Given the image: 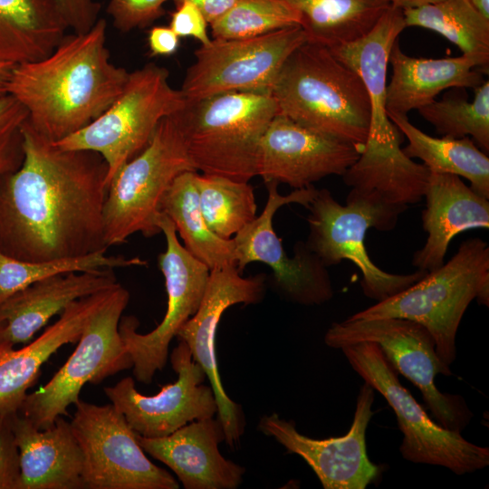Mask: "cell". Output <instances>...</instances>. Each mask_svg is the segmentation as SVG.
Returning a JSON list of instances; mask_svg holds the SVG:
<instances>
[{
    "label": "cell",
    "mask_w": 489,
    "mask_h": 489,
    "mask_svg": "<svg viewBox=\"0 0 489 489\" xmlns=\"http://www.w3.org/2000/svg\"><path fill=\"white\" fill-rule=\"evenodd\" d=\"M22 147L19 168L0 177V250L23 261L107 251L103 158L91 150L62 149L27 120Z\"/></svg>",
    "instance_id": "1"
},
{
    "label": "cell",
    "mask_w": 489,
    "mask_h": 489,
    "mask_svg": "<svg viewBox=\"0 0 489 489\" xmlns=\"http://www.w3.org/2000/svg\"><path fill=\"white\" fill-rule=\"evenodd\" d=\"M107 23L65 34L46 57L14 65L6 92L28 113L27 121L52 142L83 129L120 94L129 72L107 48Z\"/></svg>",
    "instance_id": "2"
},
{
    "label": "cell",
    "mask_w": 489,
    "mask_h": 489,
    "mask_svg": "<svg viewBox=\"0 0 489 489\" xmlns=\"http://www.w3.org/2000/svg\"><path fill=\"white\" fill-rule=\"evenodd\" d=\"M278 114L362 150L370 101L361 77L325 45L306 41L286 59L272 88Z\"/></svg>",
    "instance_id": "3"
},
{
    "label": "cell",
    "mask_w": 489,
    "mask_h": 489,
    "mask_svg": "<svg viewBox=\"0 0 489 489\" xmlns=\"http://www.w3.org/2000/svg\"><path fill=\"white\" fill-rule=\"evenodd\" d=\"M278 114L271 92H224L186 100L174 114L194 168L248 182L258 176L262 138Z\"/></svg>",
    "instance_id": "4"
},
{
    "label": "cell",
    "mask_w": 489,
    "mask_h": 489,
    "mask_svg": "<svg viewBox=\"0 0 489 489\" xmlns=\"http://www.w3.org/2000/svg\"><path fill=\"white\" fill-rule=\"evenodd\" d=\"M475 299L488 307L489 246L478 237L462 242L447 263L408 288L349 318L398 317L417 321L431 333L439 359L450 367L456 358L460 321Z\"/></svg>",
    "instance_id": "5"
},
{
    "label": "cell",
    "mask_w": 489,
    "mask_h": 489,
    "mask_svg": "<svg viewBox=\"0 0 489 489\" xmlns=\"http://www.w3.org/2000/svg\"><path fill=\"white\" fill-rule=\"evenodd\" d=\"M408 207L387 202L376 193L353 188L343 206L329 189H317L307 207L309 235L305 243L327 267L343 260L352 262L361 273L360 286L364 295L377 302H382L427 273L422 270L406 274L382 271L371 261L365 246L369 228L381 232L393 230Z\"/></svg>",
    "instance_id": "6"
},
{
    "label": "cell",
    "mask_w": 489,
    "mask_h": 489,
    "mask_svg": "<svg viewBox=\"0 0 489 489\" xmlns=\"http://www.w3.org/2000/svg\"><path fill=\"white\" fill-rule=\"evenodd\" d=\"M197 171L173 115L162 119L149 144L128 161L110 181L103 206L106 245L121 244L133 234L151 237L161 233V201L175 180Z\"/></svg>",
    "instance_id": "7"
},
{
    "label": "cell",
    "mask_w": 489,
    "mask_h": 489,
    "mask_svg": "<svg viewBox=\"0 0 489 489\" xmlns=\"http://www.w3.org/2000/svg\"><path fill=\"white\" fill-rule=\"evenodd\" d=\"M168 79L167 68L152 62L129 72L120 94L101 115L53 143L99 153L108 167L109 187L119 170L146 148L159 121L185 106L186 99Z\"/></svg>",
    "instance_id": "8"
},
{
    "label": "cell",
    "mask_w": 489,
    "mask_h": 489,
    "mask_svg": "<svg viewBox=\"0 0 489 489\" xmlns=\"http://www.w3.org/2000/svg\"><path fill=\"white\" fill-rule=\"evenodd\" d=\"M364 382L388 401L403 433L399 451L415 464L446 467L455 475L473 473L489 465L488 447L465 439L433 421L411 393L400 383L397 371L379 346L364 341L340 349Z\"/></svg>",
    "instance_id": "9"
},
{
    "label": "cell",
    "mask_w": 489,
    "mask_h": 489,
    "mask_svg": "<svg viewBox=\"0 0 489 489\" xmlns=\"http://www.w3.org/2000/svg\"><path fill=\"white\" fill-rule=\"evenodd\" d=\"M377 343L397 372L421 391L423 398L443 427L460 432L473 414L463 397L442 393L436 386L437 374L452 375L436 351L434 338L422 324L398 317L350 319L333 322L324 342L341 349L359 342Z\"/></svg>",
    "instance_id": "10"
},
{
    "label": "cell",
    "mask_w": 489,
    "mask_h": 489,
    "mask_svg": "<svg viewBox=\"0 0 489 489\" xmlns=\"http://www.w3.org/2000/svg\"><path fill=\"white\" fill-rule=\"evenodd\" d=\"M129 292L120 283L87 321L78 345L64 365L42 388L25 396L18 413L38 429L52 427L80 398L83 386L99 384L132 368L131 358L119 332Z\"/></svg>",
    "instance_id": "11"
},
{
    "label": "cell",
    "mask_w": 489,
    "mask_h": 489,
    "mask_svg": "<svg viewBox=\"0 0 489 489\" xmlns=\"http://www.w3.org/2000/svg\"><path fill=\"white\" fill-rule=\"evenodd\" d=\"M71 427L82 454L84 489H178L177 480L154 465L136 432L113 405L78 399Z\"/></svg>",
    "instance_id": "12"
},
{
    "label": "cell",
    "mask_w": 489,
    "mask_h": 489,
    "mask_svg": "<svg viewBox=\"0 0 489 489\" xmlns=\"http://www.w3.org/2000/svg\"><path fill=\"white\" fill-rule=\"evenodd\" d=\"M265 185L268 197L264 210L233 237L236 268L243 273L251 263L265 264L272 269L273 288L285 300L305 306L329 302L334 291L328 267L305 241L294 244L293 255L290 257L273 225L276 211L283 206L299 204L307 208L317 188L312 185L281 195L278 183Z\"/></svg>",
    "instance_id": "13"
},
{
    "label": "cell",
    "mask_w": 489,
    "mask_h": 489,
    "mask_svg": "<svg viewBox=\"0 0 489 489\" xmlns=\"http://www.w3.org/2000/svg\"><path fill=\"white\" fill-rule=\"evenodd\" d=\"M307 40L301 25L254 37L212 39L195 51L180 91L186 100L233 91L271 92L286 59Z\"/></svg>",
    "instance_id": "14"
},
{
    "label": "cell",
    "mask_w": 489,
    "mask_h": 489,
    "mask_svg": "<svg viewBox=\"0 0 489 489\" xmlns=\"http://www.w3.org/2000/svg\"><path fill=\"white\" fill-rule=\"evenodd\" d=\"M158 224L167 244L158 257L168 295L165 316L146 334L137 331L139 322L134 316H123L119 323L120 335L132 360L133 375L145 384L163 369L170 341L198 310L210 275V269L179 243L174 223L162 212Z\"/></svg>",
    "instance_id": "15"
},
{
    "label": "cell",
    "mask_w": 489,
    "mask_h": 489,
    "mask_svg": "<svg viewBox=\"0 0 489 489\" xmlns=\"http://www.w3.org/2000/svg\"><path fill=\"white\" fill-rule=\"evenodd\" d=\"M170 361L177 379L174 383L162 386L156 395L140 394L130 377L122 379L113 387L104 388L111 404L141 436H166L190 422L217 414L213 389L204 384L206 372L192 359L184 341L179 340L174 348Z\"/></svg>",
    "instance_id": "16"
},
{
    "label": "cell",
    "mask_w": 489,
    "mask_h": 489,
    "mask_svg": "<svg viewBox=\"0 0 489 489\" xmlns=\"http://www.w3.org/2000/svg\"><path fill=\"white\" fill-rule=\"evenodd\" d=\"M265 288L264 273L244 277L235 266L210 270L198 310L176 335L187 345L192 359L206 372L217 403L225 442L231 447L239 444L245 423L241 407L226 395L220 379L216 352V330L226 309L239 303L260 302Z\"/></svg>",
    "instance_id": "17"
},
{
    "label": "cell",
    "mask_w": 489,
    "mask_h": 489,
    "mask_svg": "<svg viewBox=\"0 0 489 489\" xmlns=\"http://www.w3.org/2000/svg\"><path fill=\"white\" fill-rule=\"evenodd\" d=\"M375 389L364 382L356 401L353 421L342 436L315 439L301 434L293 421L277 413L264 416L258 429L273 437L289 453L301 456L312 469L324 489H365L381 469L368 457L366 431L373 415Z\"/></svg>",
    "instance_id": "18"
},
{
    "label": "cell",
    "mask_w": 489,
    "mask_h": 489,
    "mask_svg": "<svg viewBox=\"0 0 489 489\" xmlns=\"http://www.w3.org/2000/svg\"><path fill=\"white\" fill-rule=\"evenodd\" d=\"M360 152L350 142L277 114L260 143L258 176L264 183L304 188L328 176H342Z\"/></svg>",
    "instance_id": "19"
},
{
    "label": "cell",
    "mask_w": 489,
    "mask_h": 489,
    "mask_svg": "<svg viewBox=\"0 0 489 489\" xmlns=\"http://www.w3.org/2000/svg\"><path fill=\"white\" fill-rule=\"evenodd\" d=\"M144 452L168 466L186 489H235L245 469L225 459L222 424L210 417L190 422L168 436L145 437L136 433Z\"/></svg>",
    "instance_id": "20"
},
{
    "label": "cell",
    "mask_w": 489,
    "mask_h": 489,
    "mask_svg": "<svg viewBox=\"0 0 489 489\" xmlns=\"http://www.w3.org/2000/svg\"><path fill=\"white\" fill-rule=\"evenodd\" d=\"M114 269L54 275L14 293L0 304V342L27 344L34 334L74 301L119 283Z\"/></svg>",
    "instance_id": "21"
},
{
    "label": "cell",
    "mask_w": 489,
    "mask_h": 489,
    "mask_svg": "<svg viewBox=\"0 0 489 489\" xmlns=\"http://www.w3.org/2000/svg\"><path fill=\"white\" fill-rule=\"evenodd\" d=\"M116 286L74 301L53 324L19 350H14L8 342H0L1 416L18 411L27 390L39 378L43 364L64 344L78 341L91 316Z\"/></svg>",
    "instance_id": "22"
},
{
    "label": "cell",
    "mask_w": 489,
    "mask_h": 489,
    "mask_svg": "<svg viewBox=\"0 0 489 489\" xmlns=\"http://www.w3.org/2000/svg\"><path fill=\"white\" fill-rule=\"evenodd\" d=\"M424 198L421 219L427 237L423 247L414 253L412 264L429 273L444 264L456 235L489 228V199L466 186L460 177L436 172H430Z\"/></svg>",
    "instance_id": "23"
},
{
    "label": "cell",
    "mask_w": 489,
    "mask_h": 489,
    "mask_svg": "<svg viewBox=\"0 0 489 489\" xmlns=\"http://www.w3.org/2000/svg\"><path fill=\"white\" fill-rule=\"evenodd\" d=\"M20 454L19 489H82L83 459L71 423L60 416L46 429L18 412L7 415Z\"/></svg>",
    "instance_id": "24"
},
{
    "label": "cell",
    "mask_w": 489,
    "mask_h": 489,
    "mask_svg": "<svg viewBox=\"0 0 489 489\" xmlns=\"http://www.w3.org/2000/svg\"><path fill=\"white\" fill-rule=\"evenodd\" d=\"M388 63L392 76L386 87V109L392 114L407 115L418 110L446 89H475L484 82L478 62L469 56L416 58L404 53L398 40Z\"/></svg>",
    "instance_id": "25"
},
{
    "label": "cell",
    "mask_w": 489,
    "mask_h": 489,
    "mask_svg": "<svg viewBox=\"0 0 489 489\" xmlns=\"http://www.w3.org/2000/svg\"><path fill=\"white\" fill-rule=\"evenodd\" d=\"M67 29L53 0H0V61L14 65L39 61Z\"/></svg>",
    "instance_id": "26"
},
{
    "label": "cell",
    "mask_w": 489,
    "mask_h": 489,
    "mask_svg": "<svg viewBox=\"0 0 489 489\" xmlns=\"http://www.w3.org/2000/svg\"><path fill=\"white\" fill-rule=\"evenodd\" d=\"M388 114L408 140V145L402 149L406 156L421 159L430 172L467 179L475 192L489 199V158L473 139L432 137L414 126L407 115Z\"/></svg>",
    "instance_id": "27"
},
{
    "label": "cell",
    "mask_w": 489,
    "mask_h": 489,
    "mask_svg": "<svg viewBox=\"0 0 489 489\" xmlns=\"http://www.w3.org/2000/svg\"><path fill=\"white\" fill-rule=\"evenodd\" d=\"M197 172L187 171L175 178L161 201L160 210L174 223L184 247L210 270L236 267L233 238L219 237L203 216L195 181Z\"/></svg>",
    "instance_id": "28"
},
{
    "label": "cell",
    "mask_w": 489,
    "mask_h": 489,
    "mask_svg": "<svg viewBox=\"0 0 489 489\" xmlns=\"http://www.w3.org/2000/svg\"><path fill=\"white\" fill-rule=\"evenodd\" d=\"M301 17L309 42L329 48L368 34L391 6L389 0H280Z\"/></svg>",
    "instance_id": "29"
},
{
    "label": "cell",
    "mask_w": 489,
    "mask_h": 489,
    "mask_svg": "<svg viewBox=\"0 0 489 489\" xmlns=\"http://www.w3.org/2000/svg\"><path fill=\"white\" fill-rule=\"evenodd\" d=\"M406 26L434 31L456 45L464 55L475 59L488 72L489 19L468 0H441L403 10Z\"/></svg>",
    "instance_id": "30"
},
{
    "label": "cell",
    "mask_w": 489,
    "mask_h": 489,
    "mask_svg": "<svg viewBox=\"0 0 489 489\" xmlns=\"http://www.w3.org/2000/svg\"><path fill=\"white\" fill-rule=\"evenodd\" d=\"M195 181L203 216L219 237L233 238L257 216L254 187L248 182L197 172Z\"/></svg>",
    "instance_id": "31"
},
{
    "label": "cell",
    "mask_w": 489,
    "mask_h": 489,
    "mask_svg": "<svg viewBox=\"0 0 489 489\" xmlns=\"http://www.w3.org/2000/svg\"><path fill=\"white\" fill-rule=\"evenodd\" d=\"M139 257L107 255L99 251L79 257L45 261H23L0 250V304L14 293L38 281L71 272H90L106 268L147 266Z\"/></svg>",
    "instance_id": "32"
},
{
    "label": "cell",
    "mask_w": 489,
    "mask_h": 489,
    "mask_svg": "<svg viewBox=\"0 0 489 489\" xmlns=\"http://www.w3.org/2000/svg\"><path fill=\"white\" fill-rule=\"evenodd\" d=\"M472 101L458 96L445 97L419 108V115L442 136H471L484 153L489 151V82L474 89Z\"/></svg>",
    "instance_id": "33"
},
{
    "label": "cell",
    "mask_w": 489,
    "mask_h": 489,
    "mask_svg": "<svg viewBox=\"0 0 489 489\" xmlns=\"http://www.w3.org/2000/svg\"><path fill=\"white\" fill-rule=\"evenodd\" d=\"M294 25H301L300 15L280 0H237L210 24L213 39L254 37Z\"/></svg>",
    "instance_id": "34"
},
{
    "label": "cell",
    "mask_w": 489,
    "mask_h": 489,
    "mask_svg": "<svg viewBox=\"0 0 489 489\" xmlns=\"http://www.w3.org/2000/svg\"><path fill=\"white\" fill-rule=\"evenodd\" d=\"M27 118L26 110L13 96L0 97V177L14 172L23 162L22 127Z\"/></svg>",
    "instance_id": "35"
},
{
    "label": "cell",
    "mask_w": 489,
    "mask_h": 489,
    "mask_svg": "<svg viewBox=\"0 0 489 489\" xmlns=\"http://www.w3.org/2000/svg\"><path fill=\"white\" fill-rule=\"evenodd\" d=\"M168 0H110L107 13L113 25L122 33L143 28L164 14Z\"/></svg>",
    "instance_id": "36"
},
{
    "label": "cell",
    "mask_w": 489,
    "mask_h": 489,
    "mask_svg": "<svg viewBox=\"0 0 489 489\" xmlns=\"http://www.w3.org/2000/svg\"><path fill=\"white\" fill-rule=\"evenodd\" d=\"M20 454L7 416L0 415V489H19Z\"/></svg>",
    "instance_id": "37"
},
{
    "label": "cell",
    "mask_w": 489,
    "mask_h": 489,
    "mask_svg": "<svg viewBox=\"0 0 489 489\" xmlns=\"http://www.w3.org/2000/svg\"><path fill=\"white\" fill-rule=\"evenodd\" d=\"M207 21L197 5L189 1H183L171 14L169 27L179 37H193L201 45L208 44Z\"/></svg>",
    "instance_id": "38"
},
{
    "label": "cell",
    "mask_w": 489,
    "mask_h": 489,
    "mask_svg": "<svg viewBox=\"0 0 489 489\" xmlns=\"http://www.w3.org/2000/svg\"><path fill=\"white\" fill-rule=\"evenodd\" d=\"M68 28L73 33L88 32L98 21L101 5L96 0H53Z\"/></svg>",
    "instance_id": "39"
},
{
    "label": "cell",
    "mask_w": 489,
    "mask_h": 489,
    "mask_svg": "<svg viewBox=\"0 0 489 489\" xmlns=\"http://www.w3.org/2000/svg\"><path fill=\"white\" fill-rule=\"evenodd\" d=\"M148 43L152 55H172L179 47V36L169 26H154L149 32Z\"/></svg>",
    "instance_id": "40"
},
{
    "label": "cell",
    "mask_w": 489,
    "mask_h": 489,
    "mask_svg": "<svg viewBox=\"0 0 489 489\" xmlns=\"http://www.w3.org/2000/svg\"><path fill=\"white\" fill-rule=\"evenodd\" d=\"M183 1H189L197 5L209 24L224 15L237 2V0H173L176 6Z\"/></svg>",
    "instance_id": "41"
},
{
    "label": "cell",
    "mask_w": 489,
    "mask_h": 489,
    "mask_svg": "<svg viewBox=\"0 0 489 489\" xmlns=\"http://www.w3.org/2000/svg\"><path fill=\"white\" fill-rule=\"evenodd\" d=\"M14 66V64L0 61V97L7 94L6 85Z\"/></svg>",
    "instance_id": "42"
},
{
    "label": "cell",
    "mask_w": 489,
    "mask_h": 489,
    "mask_svg": "<svg viewBox=\"0 0 489 489\" xmlns=\"http://www.w3.org/2000/svg\"><path fill=\"white\" fill-rule=\"evenodd\" d=\"M439 1L441 0H389L392 6L400 8L402 10L434 4Z\"/></svg>",
    "instance_id": "43"
},
{
    "label": "cell",
    "mask_w": 489,
    "mask_h": 489,
    "mask_svg": "<svg viewBox=\"0 0 489 489\" xmlns=\"http://www.w3.org/2000/svg\"><path fill=\"white\" fill-rule=\"evenodd\" d=\"M486 19H489V0H468Z\"/></svg>",
    "instance_id": "44"
},
{
    "label": "cell",
    "mask_w": 489,
    "mask_h": 489,
    "mask_svg": "<svg viewBox=\"0 0 489 489\" xmlns=\"http://www.w3.org/2000/svg\"><path fill=\"white\" fill-rule=\"evenodd\" d=\"M0 331H1V326H0Z\"/></svg>",
    "instance_id": "45"
}]
</instances>
